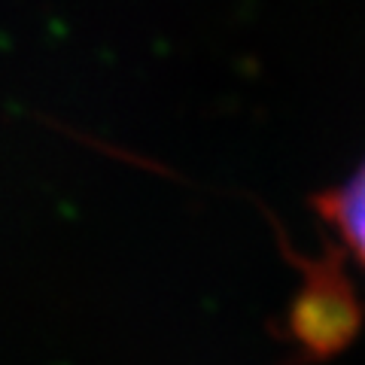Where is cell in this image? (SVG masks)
Segmentation results:
<instances>
[{
    "label": "cell",
    "instance_id": "7a4b0ae2",
    "mask_svg": "<svg viewBox=\"0 0 365 365\" xmlns=\"http://www.w3.org/2000/svg\"><path fill=\"white\" fill-rule=\"evenodd\" d=\"M314 210L335 232L341 247L365 268V162L344 182L319 192Z\"/></svg>",
    "mask_w": 365,
    "mask_h": 365
},
{
    "label": "cell",
    "instance_id": "6da1fadb",
    "mask_svg": "<svg viewBox=\"0 0 365 365\" xmlns=\"http://www.w3.org/2000/svg\"><path fill=\"white\" fill-rule=\"evenodd\" d=\"M292 262L302 271V283L287 311V338L299 359H332L359 335L362 299L335 250H326L319 259L292 256Z\"/></svg>",
    "mask_w": 365,
    "mask_h": 365
}]
</instances>
